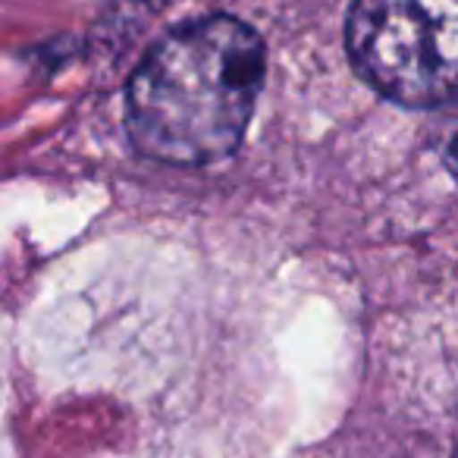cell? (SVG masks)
Segmentation results:
<instances>
[{"mask_svg": "<svg viewBox=\"0 0 458 458\" xmlns=\"http://www.w3.org/2000/svg\"><path fill=\"white\" fill-rule=\"evenodd\" d=\"M264 41L233 16L173 29L126 85V132L145 157L204 166L236 151L264 85Z\"/></svg>", "mask_w": 458, "mask_h": 458, "instance_id": "cell-1", "label": "cell"}, {"mask_svg": "<svg viewBox=\"0 0 458 458\" xmlns=\"http://www.w3.org/2000/svg\"><path fill=\"white\" fill-rule=\"evenodd\" d=\"M345 47L358 76L402 107L458 98V0H355Z\"/></svg>", "mask_w": 458, "mask_h": 458, "instance_id": "cell-2", "label": "cell"}, {"mask_svg": "<svg viewBox=\"0 0 458 458\" xmlns=\"http://www.w3.org/2000/svg\"><path fill=\"white\" fill-rule=\"evenodd\" d=\"M452 104H455V110L445 114L443 126H439V154H443L445 170H449L458 182V98Z\"/></svg>", "mask_w": 458, "mask_h": 458, "instance_id": "cell-3", "label": "cell"}, {"mask_svg": "<svg viewBox=\"0 0 458 458\" xmlns=\"http://www.w3.org/2000/svg\"><path fill=\"white\" fill-rule=\"evenodd\" d=\"M455 458H458V449H455Z\"/></svg>", "mask_w": 458, "mask_h": 458, "instance_id": "cell-4", "label": "cell"}]
</instances>
